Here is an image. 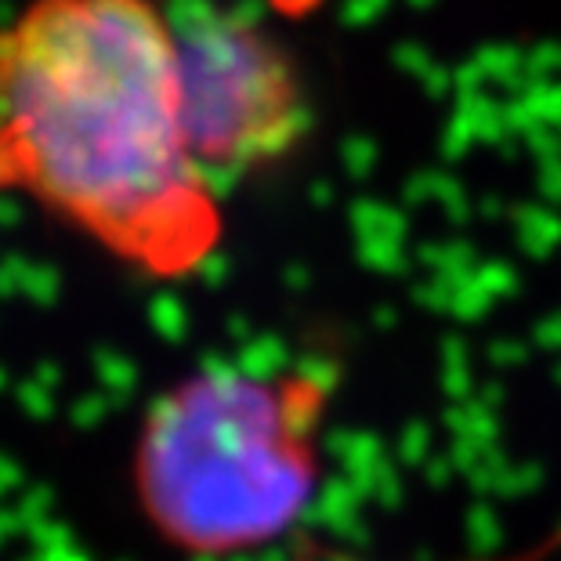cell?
I'll use <instances>...</instances> for the list:
<instances>
[{
    "label": "cell",
    "mask_w": 561,
    "mask_h": 561,
    "mask_svg": "<svg viewBox=\"0 0 561 561\" xmlns=\"http://www.w3.org/2000/svg\"><path fill=\"white\" fill-rule=\"evenodd\" d=\"M0 182L152 279L218 250L221 193L188 152L167 4L30 0L0 30Z\"/></svg>",
    "instance_id": "cell-1"
},
{
    "label": "cell",
    "mask_w": 561,
    "mask_h": 561,
    "mask_svg": "<svg viewBox=\"0 0 561 561\" xmlns=\"http://www.w3.org/2000/svg\"><path fill=\"white\" fill-rule=\"evenodd\" d=\"M327 388L312 374L207 366L152 402L135 493L167 543L236 554L276 540L312 504Z\"/></svg>",
    "instance_id": "cell-2"
},
{
    "label": "cell",
    "mask_w": 561,
    "mask_h": 561,
    "mask_svg": "<svg viewBox=\"0 0 561 561\" xmlns=\"http://www.w3.org/2000/svg\"><path fill=\"white\" fill-rule=\"evenodd\" d=\"M188 152L229 188L283 163L308 138L312 102L294 55L257 19L218 0H171Z\"/></svg>",
    "instance_id": "cell-3"
}]
</instances>
